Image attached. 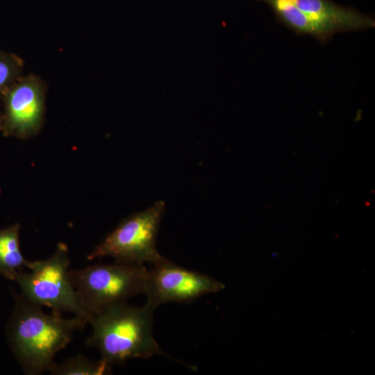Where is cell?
I'll return each instance as SVG.
<instances>
[{
	"label": "cell",
	"mask_w": 375,
	"mask_h": 375,
	"mask_svg": "<svg viewBox=\"0 0 375 375\" xmlns=\"http://www.w3.org/2000/svg\"><path fill=\"white\" fill-rule=\"evenodd\" d=\"M296 3L310 18L334 33L372 28L375 24L372 17L338 6L330 0H297Z\"/></svg>",
	"instance_id": "obj_8"
},
{
	"label": "cell",
	"mask_w": 375,
	"mask_h": 375,
	"mask_svg": "<svg viewBox=\"0 0 375 375\" xmlns=\"http://www.w3.org/2000/svg\"><path fill=\"white\" fill-rule=\"evenodd\" d=\"M20 228L19 224L15 223L0 230V275L13 281L23 272L26 260L21 251Z\"/></svg>",
	"instance_id": "obj_10"
},
{
	"label": "cell",
	"mask_w": 375,
	"mask_h": 375,
	"mask_svg": "<svg viewBox=\"0 0 375 375\" xmlns=\"http://www.w3.org/2000/svg\"><path fill=\"white\" fill-rule=\"evenodd\" d=\"M112 367L101 359L94 362L81 353L60 363L54 362L49 369L52 375H103L111 372Z\"/></svg>",
	"instance_id": "obj_11"
},
{
	"label": "cell",
	"mask_w": 375,
	"mask_h": 375,
	"mask_svg": "<svg viewBox=\"0 0 375 375\" xmlns=\"http://www.w3.org/2000/svg\"><path fill=\"white\" fill-rule=\"evenodd\" d=\"M154 310L147 304L138 307L126 303L106 308L90 321L92 332L86 345L97 347L101 360L110 367L131 358L165 355L153 336Z\"/></svg>",
	"instance_id": "obj_2"
},
{
	"label": "cell",
	"mask_w": 375,
	"mask_h": 375,
	"mask_svg": "<svg viewBox=\"0 0 375 375\" xmlns=\"http://www.w3.org/2000/svg\"><path fill=\"white\" fill-rule=\"evenodd\" d=\"M297 0H272L270 3L281 19L297 33L309 34L326 41L335 33L315 21L297 6Z\"/></svg>",
	"instance_id": "obj_9"
},
{
	"label": "cell",
	"mask_w": 375,
	"mask_h": 375,
	"mask_svg": "<svg viewBox=\"0 0 375 375\" xmlns=\"http://www.w3.org/2000/svg\"><path fill=\"white\" fill-rule=\"evenodd\" d=\"M260 1H267L268 3H270L272 0H260Z\"/></svg>",
	"instance_id": "obj_14"
},
{
	"label": "cell",
	"mask_w": 375,
	"mask_h": 375,
	"mask_svg": "<svg viewBox=\"0 0 375 375\" xmlns=\"http://www.w3.org/2000/svg\"><path fill=\"white\" fill-rule=\"evenodd\" d=\"M165 203L156 201L150 208L124 218L88 255V260L111 257L117 262L151 265L162 261L156 239Z\"/></svg>",
	"instance_id": "obj_5"
},
{
	"label": "cell",
	"mask_w": 375,
	"mask_h": 375,
	"mask_svg": "<svg viewBox=\"0 0 375 375\" xmlns=\"http://www.w3.org/2000/svg\"><path fill=\"white\" fill-rule=\"evenodd\" d=\"M24 62L17 55L0 51V103L8 88L22 76Z\"/></svg>",
	"instance_id": "obj_12"
},
{
	"label": "cell",
	"mask_w": 375,
	"mask_h": 375,
	"mask_svg": "<svg viewBox=\"0 0 375 375\" xmlns=\"http://www.w3.org/2000/svg\"><path fill=\"white\" fill-rule=\"evenodd\" d=\"M3 127V118L2 112L0 111V133H2Z\"/></svg>",
	"instance_id": "obj_13"
},
{
	"label": "cell",
	"mask_w": 375,
	"mask_h": 375,
	"mask_svg": "<svg viewBox=\"0 0 375 375\" xmlns=\"http://www.w3.org/2000/svg\"><path fill=\"white\" fill-rule=\"evenodd\" d=\"M225 288L215 278L177 265L165 258L149 269L146 304L155 310L167 302L188 303Z\"/></svg>",
	"instance_id": "obj_6"
},
{
	"label": "cell",
	"mask_w": 375,
	"mask_h": 375,
	"mask_svg": "<svg viewBox=\"0 0 375 375\" xmlns=\"http://www.w3.org/2000/svg\"><path fill=\"white\" fill-rule=\"evenodd\" d=\"M13 294L15 307L7 326L10 346L24 374H41L88 322L76 315L65 318L58 311L46 313L21 294Z\"/></svg>",
	"instance_id": "obj_1"
},
{
	"label": "cell",
	"mask_w": 375,
	"mask_h": 375,
	"mask_svg": "<svg viewBox=\"0 0 375 375\" xmlns=\"http://www.w3.org/2000/svg\"><path fill=\"white\" fill-rule=\"evenodd\" d=\"M148 273L144 265L117 262L69 270L75 290L93 317L108 307L144 294Z\"/></svg>",
	"instance_id": "obj_4"
},
{
	"label": "cell",
	"mask_w": 375,
	"mask_h": 375,
	"mask_svg": "<svg viewBox=\"0 0 375 375\" xmlns=\"http://www.w3.org/2000/svg\"><path fill=\"white\" fill-rule=\"evenodd\" d=\"M69 262L67 246L59 242L49 258L26 259L25 266L30 272H19L14 281L21 289V294L28 301L61 313H72L90 323L93 315L84 306L72 283Z\"/></svg>",
	"instance_id": "obj_3"
},
{
	"label": "cell",
	"mask_w": 375,
	"mask_h": 375,
	"mask_svg": "<svg viewBox=\"0 0 375 375\" xmlns=\"http://www.w3.org/2000/svg\"><path fill=\"white\" fill-rule=\"evenodd\" d=\"M46 85L38 76L28 74L15 81L4 93L2 133L28 139L42 128L45 110Z\"/></svg>",
	"instance_id": "obj_7"
}]
</instances>
